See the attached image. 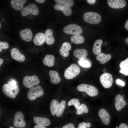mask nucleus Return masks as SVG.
Wrapping results in <instances>:
<instances>
[{
    "label": "nucleus",
    "instance_id": "1",
    "mask_svg": "<svg viewBox=\"0 0 128 128\" xmlns=\"http://www.w3.org/2000/svg\"><path fill=\"white\" fill-rule=\"evenodd\" d=\"M2 89L3 93L5 95L12 99L16 97L20 91L19 87L18 86L12 87L6 84L3 85Z\"/></svg>",
    "mask_w": 128,
    "mask_h": 128
},
{
    "label": "nucleus",
    "instance_id": "2",
    "mask_svg": "<svg viewBox=\"0 0 128 128\" xmlns=\"http://www.w3.org/2000/svg\"><path fill=\"white\" fill-rule=\"evenodd\" d=\"M80 71V69L77 64H72L65 70L64 73V77L67 79H72L78 75Z\"/></svg>",
    "mask_w": 128,
    "mask_h": 128
},
{
    "label": "nucleus",
    "instance_id": "3",
    "mask_svg": "<svg viewBox=\"0 0 128 128\" xmlns=\"http://www.w3.org/2000/svg\"><path fill=\"white\" fill-rule=\"evenodd\" d=\"M83 18L85 21L92 24L99 23L101 22V19L99 14L92 12L85 13L83 15Z\"/></svg>",
    "mask_w": 128,
    "mask_h": 128
},
{
    "label": "nucleus",
    "instance_id": "4",
    "mask_svg": "<svg viewBox=\"0 0 128 128\" xmlns=\"http://www.w3.org/2000/svg\"><path fill=\"white\" fill-rule=\"evenodd\" d=\"M77 90L81 92H85L89 96H95L98 94L97 89L95 87L91 85L82 84L78 86Z\"/></svg>",
    "mask_w": 128,
    "mask_h": 128
},
{
    "label": "nucleus",
    "instance_id": "5",
    "mask_svg": "<svg viewBox=\"0 0 128 128\" xmlns=\"http://www.w3.org/2000/svg\"><path fill=\"white\" fill-rule=\"evenodd\" d=\"M44 92V90L41 86H37L30 88L29 90L27 97L29 100H34L37 97L42 96Z\"/></svg>",
    "mask_w": 128,
    "mask_h": 128
},
{
    "label": "nucleus",
    "instance_id": "6",
    "mask_svg": "<svg viewBox=\"0 0 128 128\" xmlns=\"http://www.w3.org/2000/svg\"><path fill=\"white\" fill-rule=\"evenodd\" d=\"M40 83L38 77L36 75L26 76L23 79V84L27 88H31L34 86L38 85Z\"/></svg>",
    "mask_w": 128,
    "mask_h": 128
},
{
    "label": "nucleus",
    "instance_id": "7",
    "mask_svg": "<svg viewBox=\"0 0 128 128\" xmlns=\"http://www.w3.org/2000/svg\"><path fill=\"white\" fill-rule=\"evenodd\" d=\"M63 31L67 34L80 35L82 33V30L80 26L71 24L65 26L64 28Z\"/></svg>",
    "mask_w": 128,
    "mask_h": 128
},
{
    "label": "nucleus",
    "instance_id": "8",
    "mask_svg": "<svg viewBox=\"0 0 128 128\" xmlns=\"http://www.w3.org/2000/svg\"><path fill=\"white\" fill-rule=\"evenodd\" d=\"M37 5L33 3H31L23 8L21 11V15L25 16L31 14L34 15H37L39 13Z\"/></svg>",
    "mask_w": 128,
    "mask_h": 128
},
{
    "label": "nucleus",
    "instance_id": "9",
    "mask_svg": "<svg viewBox=\"0 0 128 128\" xmlns=\"http://www.w3.org/2000/svg\"><path fill=\"white\" fill-rule=\"evenodd\" d=\"M103 86L106 88H110L112 85L113 78L112 75L109 73H104L102 74L100 78Z\"/></svg>",
    "mask_w": 128,
    "mask_h": 128
},
{
    "label": "nucleus",
    "instance_id": "10",
    "mask_svg": "<svg viewBox=\"0 0 128 128\" xmlns=\"http://www.w3.org/2000/svg\"><path fill=\"white\" fill-rule=\"evenodd\" d=\"M14 126L17 128H23L26 126L24 115L20 111H18L15 113L14 121Z\"/></svg>",
    "mask_w": 128,
    "mask_h": 128
},
{
    "label": "nucleus",
    "instance_id": "11",
    "mask_svg": "<svg viewBox=\"0 0 128 128\" xmlns=\"http://www.w3.org/2000/svg\"><path fill=\"white\" fill-rule=\"evenodd\" d=\"M127 104L123 97L120 95L118 94L115 97L114 105L116 110L120 111Z\"/></svg>",
    "mask_w": 128,
    "mask_h": 128
},
{
    "label": "nucleus",
    "instance_id": "12",
    "mask_svg": "<svg viewBox=\"0 0 128 128\" xmlns=\"http://www.w3.org/2000/svg\"><path fill=\"white\" fill-rule=\"evenodd\" d=\"M107 3L108 5L113 9H120L124 7L126 2L124 0H108Z\"/></svg>",
    "mask_w": 128,
    "mask_h": 128
},
{
    "label": "nucleus",
    "instance_id": "13",
    "mask_svg": "<svg viewBox=\"0 0 128 128\" xmlns=\"http://www.w3.org/2000/svg\"><path fill=\"white\" fill-rule=\"evenodd\" d=\"M98 115L103 123L105 125H107L110 123V115L105 109L101 108L98 112Z\"/></svg>",
    "mask_w": 128,
    "mask_h": 128
},
{
    "label": "nucleus",
    "instance_id": "14",
    "mask_svg": "<svg viewBox=\"0 0 128 128\" xmlns=\"http://www.w3.org/2000/svg\"><path fill=\"white\" fill-rule=\"evenodd\" d=\"M11 54L12 58L18 62H22L25 60V56L17 48H12L11 51Z\"/></svg>",
    "mask_w": 128,
    "mask_h": 128
},
{
    "label": "nucleus",
    "instance_id": "15",
    "mask_svg": "<svg viewBox=\"0 0 128 128\" xmlns=\"http://www.w3.org/2000/svg\"><path fill=\"white\" fill-rule=\"evenodd\" d=\"M20 35L21 39L27 42L31 41L32 38V33L31 29L26 28L22 30L20 32Z\"/></svg>",
    "mask_w": 128,
    "mask_h": 128
},
{
    "label": "nucleus",
    "instance_id": "16",
    "mask_svg": "<svg viewBox=\"0 0 128 128\" xmlns=\"http://www.w3.org/2000/svg\"><path fill=\"white\" fill-rule=\"evenodd\" d=\"M54 8L56 10L61 11L66 16H69L71 14L72 9L69 6L58 4L54 5Z\"/></svg>",
    "mask_w": 128,
    "mask_h": 128
},
{
    "label": "nucleus",
    "instance_id": "17",
    "mask_svg": "<svg viewBox=\"0 0 128 128\" xmlns=\"http://www.w3.org/2000/svg\"><path fill=\"white\" fill-rule=\"evenodd\" d=\"M71 48V45L69 43L66 42H64L63 43L60 48L59 53L63 57H67L69 55V51Z\"/></svg>",
    "mask_w": 128,
    "mask_h": 128
},
{
    "label": "nucleus",
    "instance_id": "18",
    "mask_svg": "<svg viewBox=\"0 0 128 128\" xmlns=\"http://www.w3.org/2000/svg\"><path fill=\"white\" fill-rule=\"evenodd\" d=\"M73 54L76 58L80 60L85 59L88 55L87 50L83 49H76L74 51Z\"/></svg>",
    "mask_w": 128,
    "mask_h": 128
},
{
    "label": "nucleus",
    "instance_id": "19",
    "mask_svg": "<svg viewBox=\"0 0 128 128\" xmlns=\"http://www.w3.org/2000/svg\"><path fill=\"white\" fill-rule=\"evenodd\" d=\"M45 41V34L42 32L37 33L33 39L34 44L37 46H41L43 45Z\"/></svg>",
    "mask_w": 128,
    "mask_h": 128
},
{
    "label": "nucleus",
    "instance_id": "20",
    "mask_svg": "<svg viewBox=\"0 0 128 128\" xmlns=\"http://www.w3.org/2000/svg\"><path fill=\"white\" fill-rule=\"evenodd\" d=\"M33 120L35 123L45 127L49 126L51 123L49 119L45 117H34Z\"/></svg>",
    "mask_w": 128,
    "mask_h": 128
},
{
    "label": "nucleus",
    "instance_id": "21",
    "mask_svg": "<svg viewBox=\"0 0 128 128\" xmlns=\"http://www.w3.org/2000/svg\"><path fill=\"white\" fill-rule=\"evenodd\" d=\"M26 0H12L10 2L12 7L17 10H22L23 7V5L26 2Z\"/></svg>",
    "mask_w": 128,
    "mask_h": 128
},
{
    "label": "nucleus",
    "instance_id": "22",
    "mask_svg": "<svg viewBox=\"0 0 128 128\" xmlns=\"http://www.w3.org/2000/svg\"><path fill=\"white\" fill-rule=\"evenodd\" d=\"M53 34V31L50 29H47L45 32V41L48 45H52L55 42V39L52 36Z\"/></svg>",
    "mask_w": 128,
    "mask_h": 128
},
{
    "label": "nucleus",
    "instance_id": "23",
    "mask_svg": "<svg viewBox=\"0 0 128 128\" xmlns=\"http://www.w3.org/2000/svg\"><path fill=\"white\" fill-rule=\"evenodd\" d=\"M51 82L54 84H57L61 81V79L58 73L56 71L51 70L49 73Z\"/></svg>",
    "mask_w": 128,
    "mask_h": 128
},
{
    "label": "nucleus",
    "instance_id": "24",
    "mask_svg": "<svg viewBox=\"0 0 128 128\" xmlns=\"http://www.w3.org/2000/svg\"><path fill=\"white\" fill-rule=\"evenodd\" d=\"M111 58V55L110 54H105L101 53L96 56V59L98 61H100L101 64H103L109 60Z\"/></svg>",
    "mask_w": 128,
    "mask_h": 128
},
{
    "label": "nucleus",
    "instance_id": "25",
    "mask_svg": "<svg viewBox=\"0 0 128 128\" xmlns=\"http://www.w3.org/2000/svg\"><path fill=\"white\" fill-rule=\"evenodd\" d=\"M55 58L52 55H46L43 61V63L45 65L50 67L53 66L54 64Z\"/></svg>",
    "mask_w": 128,
    "mask_h": 128
},
{
    "label": "nucleus",
    "instance_id": "26",
    "mask_svg": "<svg viewBox=\"0 0 128 128\" xmlns=\"http://www.w3.org/2000/svg\"><path fill=\"white\" fill-rule=\"evenodd\" d=\"M66 102L65 101H62L57 106L56 111L55 114L57 117L61 116L63 114L65 109Z\"/></svg>",
    "mask_w": 128,
    "mask_h": 128
},
{
    "label": "nucleus",
    "instance_id": "27",
    "mask_svg": "<svg viewBox=\"0 0 128 128\" xmlns=\"http://www.w3.org/2000/svg\"><path fill=\"white\" fill-rule=\"evenodd\" d=\"M103 43L101 39H98L94 43L92 51L95 55H99L101 52V47Z\"/></svg>",
    "mask_w": 128,
    "mask_h": 128
},
{
    "label": "nucleus",
    "instance_id": "28",
    "mask_svg": "<svg viewBox=\"0 0 128 128\" xmlns=\"http://www.w3.org/2000/svg\"><path fill=\"white\" fill-rule=\"evenodd\" d=\"M119 66L121 69L119 72L126 76L128 75V58L122 61Z\"/></svg>",
    "mask_w": 128,
    "mask_h": 128
},
{
    "label": "nucleus",
    "instance_id": "29",
    "mask_svg": "<svg viewBox=\"0 0 128 128\" xmlns=\"http://www.w3.org/2000/svg\"><path fill=\"white\" fill-rule=\"evenodd\" d=\"M71 40L73 43L76 44H82L84 41V37L80 35H73L71 37Z\"/></svg>",
    "mask_w": 128,
    "mask_h": 128
},
{
    "label": "nucleus",
    "instance_id": "30",
    "mask_svg": "<svg viewBox=\"0 0 128 128\" xmlns=\"http://www.w3.org/2000/svg\"><path fill=\"white\" fill-rule=\"evenodd\" d=\"M59 104V102L55 99L52 100L50 105V109L51 114L54 116L55 114L56 108Z\"/></svg>",
    "mask_w": 128,
    "mask_h": 128
},
{
    "label": "nucleus",
    "instance_id": "31",
    "mask_svg": "<svg viewBox=\"0 0 128 128\" xmlns=\"http://www.w3.org/2000/svg\"><path fill=\"white\" fill-rule=\"evenodd\" d=\"M72 105H74L76 109L77 110L80 108L81 105L79 100L75 98L72 99L68 103V106Z\"/></svg>",
    "mask_w": 128,
    "mask_h": 128
},
{
    "label": "nucleus",
    "instance_id": "32",
    "mask_svg": "<svg viewBox=\"0 0 128 128\" xmlns=\"http://www.w3.org/2000/svg\"><path fill=\"white\" fill-rule=\"evenodd\" d=\"M55 2L58 4L67 6L69 7H72L74 2L72 0H55Z\"/></svg>",
    "mask_w": 128,
    "mask_h": 128
},
{
    "label": "nucleus",
    "instance_id": "33",
    "mask_svg": "<svg viewBox=\"0 0 128 128\" xmlns=\"http://www.w3.org/2000/svg\"><path fill=\"white\" fill-rule=\"evenodd\" d=\"M88 112V110L87 106L83 103L81 105L80 108L76 111V113L77 115H80L83 113L87 114Z\"/></svg>",
    "mask_w": 128,
    "mask_h": 128
},
{
    "label": "nucleus",
    "instance_id": "34",
    "mask_svg": "<svg viewBox=\"0 0 128 128\" xmlns=\"http://www.w3.org/2000/svg\"><path fill=\"white\" fill-rule=\"evenodd\" d=\"M79 64L84 68H89L91 66V64L86 59L80 60L78 61Z\"/></svg>",
    "mask_w": 128,
    "mask_h": 128
},
{
    "label": "nucleus",
    "instance_id": "35",
    "mask_svg": "<svg viewBox=\"0 0 128 128\" xmlns=\"http://www.w3.org/2000/svg\"><path fill=\"white\" fill-rule=\"evenodd\" d=\"M91 125L89 122H82L80 123L78 126V128H87L90 127Z\"/></svg>",
    "mask_w": 128,
    "mask_h": 128
},
{
    "label": "nucleus",
    "instance_id": "36",
    "mask_svg": "<svg viewBox=\"0 0 128 128\" xmlns=\"http://www.w3.org/2000/svg\"><path fill=\"white\" fill-rule=\"evenodd\" d=\"M9 47L8 43L5 42L0 41V52H1L3 49H6Z\"/></svg>",
    "mask_w": 128,
    "mask_h": 128
},
{
    "label": "nucleus",
    "instance_id": "37",
    "mask_svg": "<svg viewBox=\"0 0 128 128\" xmlns=\"http://www.w3.org/2000/svg\"><path fill=\"white\" fill-rule=\"evenodd\" d=\"M8 84L9 86L12 87H14L17 85L16 81L14 80H12L9 82Z\"/></svg>",
    "mask_w": 128,
    "mask_h": 128
},
{
    "label": "nucleus",
    "instance_id": "38",
    "mask_svg": "<svg viewBox=\"0 0 128 128\" xmlns=\"http://www.w3.org/2000/svg\"><path fill=\"white\" fill-rule=\"evenodd\" d=\"M62 128H75L73 123H70L64 125Z\"/></svg>",
    "mask_w": 128,
    "mask_h": 128
},
{
    "label": "nucleus",
    "instance_id": "39",
    "mask_svg": "<svg viewBox=\"0 0 128 128\" xmlns=\"http://www.w3.org/2000/svg\"><path fill=\"white\" fill-rule=\"evenodd\" d=\"M116 82L117 84L123 86H124L125 84L124 82L119 79H117L116 80Z\"/></svg>",
    "mask_w": 128,
    "mask_h": 128
},
{
    "label": "nucleus",
    "instance_id": "40",
    "mask_svg": "<svg viewBox=\"0 0 128 128\" xmlns=\"http://www.w3.org/2000/svg\"><path fill=\"white\" fill-rule=\"evenodd\" d=\"M119 128H128V126L124 123H122L119 125Z\"/></svg>",
    "mask_w": 128,
    "mask_h": 128
},
{
    "label": "nucleus",
    "instance_id": "41",
    "mask_svg": "<svg viewBox=\"0 0 128 128\" xmlns=\"http://www.w3.org/2000/svg\"><path fill=\"white\" fill-rule=\"evenodd\" d=\"M87 1L89 4L92 5L95 3L96 0H87Z\"/></svg>",
    "mask_w": 128,
    "mask_h": 128
},
{
    "label": "nucleus",
    "instance_id": "42",
    "mask_svg": "<svg viewBox=\"0 0 128 128\" xmlns=\"http://www.w3.org/2000/svg\"><path fill=\"white\" fill-rule=\"evenodd\" d=\"M34 128H47L46 127H45V126H43L37 124L35 125Z\"/></svg>",
    "mask_w": 128,
    "mask_h": 128
},
{
    "label": "nucleus",
    "instance_id": "43",
    "mask_svg": "<svg viewBox=\"0 0 128 128\" xmlns=\"http://www.w3.org/2000/svg\"><path fill=\"white\" fill-rule=\"evenodd\" d=\"M125 29L128 31V20L126 21L125 23Z\"/></svg>",
    "mask_w": 128,
    "mask_h": 128
},
{
    "label": "nucleus",
    "instance_id": "44",
    "mask_svg": "<svg viewBox=\"0 0 128 128\" xmlns=\"http://www.w3.org/2000/svg\"><path fill=\"white\" fill-rule=\"evenodd\" d=\"M35 1L38 3H42L44 2L45 0H35Z\"/></svg>",
    "mask_w": 128,
    "mask_h": 128
},
{
    "label": "nucleus",
    "instance_id": "45",
    "mask_svg": "<svg viewBox=\"0 0 128 128\" xmlns=\"http://www.w3.org/2000/svg\"><path fill=\"white\" fill-rule=\"evenodd\" d=\"M4 61L1 58H0V66L2 64L3 62Z\"/></svg>",
    "mask_w": 128,
    "mask_h": 128
},
{
    "label": "nucleus",
    "instance_id": "46",
    "mask_svg": "<svg viewBox=\"0 0 128 128\" xmlns=\"http://www.w3.org/2000/svg\"><path fill=\"white\" fill-rule=\"evenodd\" d=\"M125 43L128 45V37L125 40Z\"/></svg>",
    "mask_w": 128,
    "mask_h": 128
},
{
    "label": "nucleus",
    "instance_id": "47",
    "mask_svg": "<svg viewBox=\"0 0 128 128\" xmlns=\"http://www.w3.org/2000/svg\"><path fill=\"white\" fill-rule=\"evenodd\" d=\"M9 128H14L13 127H10Z\"/></svg>",
    "mask_w": 128,
    "mask_h": 128
},
{
    "label": "nucleus",
    "instance_id": "48",
    "mask_svg": "<svg viewBox=\"0 0 128 128\" xmlns=\"http://www.w3.org/2000/svg\"><path fill=\"white\" fill-rule=\"evenodd\" d=\"M1 27V23H0V28Z\"/></svg>",
    "mask_w": 128,
    "mask_h": 128
},
{
    "label": "nucleus",
    "instance_id": "49",
    "mask_svg": "<svg viewBox=\"0 0 128 128\" xmlns=\"http://www.w3.org/2000/svg\"></svg>",
    "mask_w": 128,
    "mask_h": 128
}]
</instances>
